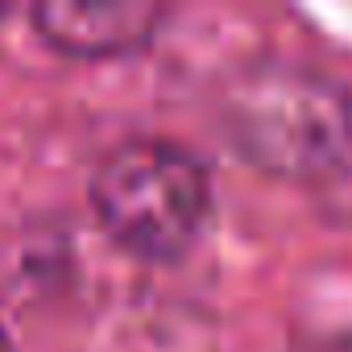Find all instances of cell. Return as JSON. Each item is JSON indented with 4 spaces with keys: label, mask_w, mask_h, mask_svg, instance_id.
<instances>
[{
    "label": "cell",
    "mask_w": 352,
    "mask_h": 352,
    "mask_svg": "<svg viewBox=\"0 0 352 352\" xmlns=\"http://www.w3.org/2000/svg\"><path fill=\"white\" fill-rule=\"evenodd\" d=\"M228 141L261 170L323 174L352 141L348 91L302 63H261L232 79L224 96Z\"/></svg>",
    "instance_id": "1"
},
{
    "label": "cell",
    "mask_w": 352,
    "mask_h": 352,
    "mask_svg": "<svg viewBox=\"0 0 352 352\" xmlns=\"http://www.w3.org/2000/svg\"><path fill=\"white\" fill-rule=\"evenodd\" d=\"M91 204L124 249L141 257H179L208 228L212 174L179 141L129 137L100 157Z\"/></svg>",
    "instance_id": "2"
},
{
    "label": "cell",
    "mask_w": 352,
    "mask_h": 352,
    "mask_svg": "<svg viewBox=\"0 0 352 352\" xmlns=\"http://www.w3.org/2000/svg\"><path fill=\"white\" fill-rule=\"evenodd\" d=\"M162 5H38L34 9V25L38 34L63 50V54H124L133 46H141L157 21H162Z\"/></svg>",
    "instance_id": "3"
},
{
    "label": "cell",
    "mask_w": 352,
    "mask_h": 352,
    "mask_svg": "<svg viewBox=\"0 0 352 352\" xmlns=\"http://www.w3.org/2000/svg\"><path fill=\"white\" fill-rule=\"evenodd\" d=\"M294 352H352V331H323V336H311V340H302Z\"/></svg>",
    "instance_id": "4"
},
{
    "label": "cell",
    "mask_w": 352,
    "mask_h": 352,
    "mask_svg": "<svg viewBox=\"0 0 352 352\" xmlns=\"http://www.w3.org/2000/svg\"><path fill=\"white\" fill-rule=\"evenodd\" d=\"M0 352H13V344H9V336H5V327H0Z\"/></svg>",
    "instance_id": "5"
}]
</instances>
